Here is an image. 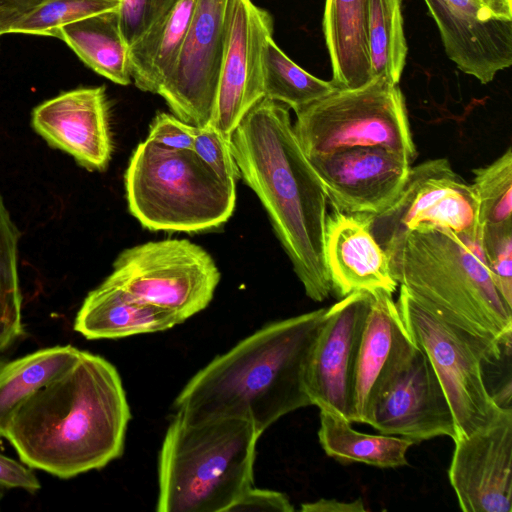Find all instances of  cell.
<instances>
[{"label":"cell","mask_w":512,"mask_h":512,"mask_svg":"<svg viewBox=\"0 0 512 512\" xmlns=\"http://www.w3.org/2000/svg\"><path fill=\"white\" fill-rule=\"evenodd\" d=\"M130 419L115 366L81 350L70 368L21 404L5 439L29 468L69 479L119 458Z\"/></svg>","instance_id":"6da1fadb"},{"label":"cell","mask_w":512,"mask_h":512,"mask_svg":"<svg viewBox=\"0 0 512 512\" xmlns=\"http://www.w3.org/2000/svg\"><path fill=\"white\" fill-rule=\"evenodd\" d=\"M230 149L243 179L257 195L306 295H332L325 259L327 195L302 152L289 108L263 98L242 119Z\"/></svg>","instance_id":"7a4b0ae2"},{"label":"cell","mask_w":512,"mask_h":512,"mask_svg":"<svg viewBox=\"0 0 512 512\" xmlns=\"http://www.w3.org/2000/svg\"><path fill=\"white\" fill-rule=\"evenodd\" d=\"M325 311L269 323L214 358L179 392L176 413L189 420L242 419L262 434L286 414L312 405L305 374Z\"/></svg>","instance_id":"3957f363"},{"label":"cell","mask_w":512,"mask_h":512,"mask_svg":"<svg viewBox=\"0 0 512 512\" xmlns=\"http://www.w3.org/2000/svg\"><path fill=\"white\" fill-rule=\"evenodd\" d=\"M389 259L396 282L470 337L488 363H496L503 348H510L512 307L466 240L421 224L404 236Z\"/></svg>","instance_id":"277c9868"},{"label":"cell","mask_w":512,"mask_h":512,"mask_svg":"<svg viewBox=\"0 0 512 512\" xmlns=\"http://www.w3.org/2000/svg\"><path fill=\"white\" fill-rule=\"evenodd\" d=\"M261 433L237 418L176 413L158 458V512H228L251 486Z\"/></svg>","instance_id":"5b68a950"},{"label":"cell","mask_w":512,"mask_h":512,"mask_svg":"<svg viewBox=\"0 0 512 512\" xmlns=\"http://www.w3.org/2000/svg\"><path fill=\"white\" fill-rule=\"evenodd\" d=\"M128 208L150 231L202 232L235 209V182L219 177L193 150L138 144L125 173Z\"/></svg>","instance_id":"8992f818"},{"label":"cell","mask_w":512,"mask_h":512,"mask_svg":"<svg viewBox=\"0 0 512 512\" xmlns=\"http://www.w3.org/2000/svg\"><path fill=\"white\" fill-rule=\"evenodd\" d=\"M297 142L307 158L355 147H383L417 157L399 84L374 77L354 89L331 94L295 112Z\"/></svg>","instance_id":"52a82bcc"},{"label":"cell","mask_w":512,"mask_h":512,"mask_svg":"<svg viewBox=\"0 0 512 512\" xmlns=\"http://www.w3.org/2000/svg\"><path fill=\"white\" fill-rule=\"evenodd\" d=\"M396 305L411 339L427 355L443 387L455 422L454 439L490 424L504 407L486 386L483 364L488 359L482 349L402 286Z\"/></svg>","instance_id":"ba28073f"},{"label":"cell","mask_w":512,"mask_h":512,"mask_svg":"<svg viewBox=\"0 0 512 512\" xmlns=\"http://www.w3.org/2000/svg\"><path fill=\"white\" fill-rule=\"evenodd\" d=\"M363 215L371 234L389 257L409 231L421 224H430L466 240L485 260L477 196L472 185L466 183L445 158L411 166L393 203L379 214Z\"/></svg>","instance_id":"9c48e42d"},{"label":"cell","mask_w":512,"mask_h":512,"mask_svg":"<svg viewBox=\"0 0 512 512\" xmlns=\"http://www.w3.org/2000/svg\"><path fill=\"white\" fill-rule=\"evenodd\" d=\"M107 278L183 323L209 305L220 272L201 246L187 239H167L125 249Z\"/></svg>","instance_id":"30bf717a"},{"label":"cell","mask_w":512,"mask_h":512,"mask_svg":"<svg viewBox=\"0 0 512 512\" xmlns=\"http://www.w3.org/2000/svg\"><path fill=\"white\" fill-rule=\"evenodd\" d=\"M273 19L252 0H229L227 32L209 126L225 140L264 96L263 48Z\"/></svg>","instance_id":"8fae6325"},{"label":"cell","mask_w":512,"mask_h":512,"mask_svg":"<svg viewBox=\"0 0 512 512\" xmlns=\"http://www.w3.org/2000/svg\"><path fill=\"white\" fill-rule=\"evenodd\" d=\"M229 0H196L177 63L159 91L173 115L197 127L209 123L227 32Z\"/></svg>","instance_id":"7c38bea8"},{"label":"cell","mask_w":512,"mask_h":512,"mask_svg":"<svg viewBox=\"0 0 512 512\" xmlns=\"http://www.w3.org/2000/svg\"><path fill=\"white\" fill-rule=\"evenodd\" d=\"M365 424L414 443L439 436L455 438L446 394L430 360L416 344L374 399Z\"/></svg>","instance_id":"4fadbf2b"},{"label":"cell","mask_w":512,"mask_h":512,"mask_svg":"<svg viewBox=\"0 0 512 512\" xmlns=\"http://www.w3.org/2000/svg\"><path fill=\"white\" fill-rule=\"evenodd\" d=\"M372 294L356 291L326 308L311 351L305 387L312 405L350 421L354 370Z\"/></svg>","instance_id":"5bb4252c"},{"label":"cell","mask_w":512,"mask_h":512,"mask_svg":"<svg viewBox=\"0 0 512 512\" xmlns=\"http://www.w3.org/2000/svg\"><path fill=\"white\" fill-rule=\"evenodd\" d=\"M453 441L448 476L460 509L464 512H511V407H504L487 426Z\"/></svg>","instance_id":"9a60e30c"},{"label":"cell","mask_w":512,"mask_h":512,"mask_svg":"<svg viewBox=\"0 0 512 512\" xmlns=\"http://www.w3.org/2000/svg\"><path fill=\"white\" fill-rule=\"evenodd\" d=\"M333 209L376 215L402 190L411 163L383 147H355L307 158Z\"/></svg>","instance_id":"2e32d148"},{"label":"cell","mask_w":512,"mask_h":512,"mask_svg":"<svg viewBox=\"0 0 512 512\" xmlns=\"http://www.w3.org/2000/svg\"><path fill=\"white\" fill-rule=\"evenodd\" d=\"M446 55L482 84L512 64V20L495 17L478 0H424Z\"/></svg>","instance_id":"e0dca14e"},{"label":"cell","mask_w":512,"mask_h":512,"mask_svg":"<svg viewBox=\"0 0 512 512\" xmlns=\"http://www.w3.org/2000/svg\"><path fill=\"white\" fill-rule=\"evenodd\" d=\"M31 125L51 147L71 155L89 171H104L113 143L104 87L63 92L36 106Z\"/></svg>","instance_id":"ac0fdd59"},{"label":"cell","mask_w":512,"mask_h":512,"mask_svg":"<svg viewBox=\"0 0 512 512\" xmlns=\"http://www.w3.org/2000/svg\"><path fill=\"white\" fill-rule=\"evenodd\" d=\"M372 302L357 355L350 421L365 424L370 407L415 347L392 294L371 291Z\"/></svg>","instance_id":"d6986e66"},{"label":"cell","mask_w":512,"mask_h":512,"mask_svg":"<svg viewBox=\"0 0 512 512\" xmlns=\"http://www.w3.org/2000/svg\"><path fill=\"white\" fill-rule=\"evenodd\" d=\"M325 259L332 295L339 299L356 291L377 289L392 294L398 285L389 256L371 234L363 214L333 209L327 215Z\"/></svg>","instance_id":"ffe728a7"},{"label":"cell","mask_w":512,"mask_h":512,"mask_svg":"<svg viewBox=\"0 0 512 512\" xmlns=\"http://www.w3.org/2000/svg\"><path fill=\"white\" fill-rule=\"evenodd\" d=\"M180 323L174 314L134 297L106 278L84 299L74 330L89 340L119 339L165 331Z\"/></svg>","instance_id":"44dd1931"},{"label":"cell","mask_w":512,"mask_h":512,"mask_svg":"<svg viewBox=\"0 0 512 512\" xmlns=\"http://www.w3.org/2000/svg\"><path fill=\"white\" fill-rule=\"evenodd\" d=\"M369 0H325L323 32L337 89L373 79L369 53Z\"/></svg>","instance_id":"7402d4cb"},{"label":"cell","mask_w":512,"mask_h":512,"mask_svg":"<svg viewBox=\"0 0 512 512\" xmlns=\"http://www.w3.org/2000/svg\"><path fill=\"white\" fill-rule=\"evenodd\" d=\"M195 2L179 0L128 47V69L138 89L155 94L161 90L177 63Z\"/></svg>","instance_id":"603a6c76"},{"label":"cell","mask_w":512,"mask_h":512,"mask_svg":"<svg viewBox=\"0 0 512 512\" xmlns=\"http://www.w3.org/2000/svg\"><path fill=\"white\" fill-rule=\"evenodd\" d=\"M57 38L96 73L119 85L131 83L129 46L121 33L118 8L62 26Z\"/></svg>","instance_id":"cb8c5ba5"},{"label":"cell","mask_w":512,"mask_h":512,"mask_svg":"<svg viewBox=\"0 0 512 512\" xmlns=\"http://www.w3.org/2000/svg\"><path fill=\"white\" fill-rule=\"evenodd\" d=\"M344 416L320 409L319 443L324 452L340 462H360L378 468L406 466L407 452L415 443L392 435L359 432Z\"/></svg>","instance_id":"d4e9b609"},{"label":"cell","mask_w":512,"mask_h":512,"mask_svg":"<svg viewBox=\"0 0 512 512\" xmlns=\"http://www.w3.org/2000/svg\"><path fill=\"white\" fill-rule=\"evenodd\" d=\"M72 345L44 348L0 366V438H5L17 409L79 358Z\"/></svg>","instance_id":"484cf974"},{"label":"cell","mask_w":512,"mask_h":512,"mask_svg":"<svg viewBox=\"0 0 512 512\" xmlns=\"http://www.w3.org/2000/svg\"><path fill=\"white\" fill-rule=\"evenodd\" d=\"M264 96L294 112L331 94L332 81L321 80L299 67L269 37L263 48Z\"/></svg>","instance_id":"4316f807"},{"label":"cell","mask_w":512,"mask_h":512,"mask_svg":"<svg viewBox=\"0 0 512 512\" xmlns=\"http://www.w3.org/2000/svg\"><path fill=\"white\" fill-rule=\"evenodd\" d=\"M402 0H369V53L372 75L399 84L408 46Z\"/></svg>","instance_id":"83f0119b"},{"label":"cell","mask_w":512,"mask_h":512,"mask_svg":"<svg viewBox=\"0 0 512 512\" xmlns=\"http://www.w3.org/2000/svg\"><path fill=\"white\" fill-rule=\"evenodd\" d=\"M20 232L0 194V356L23 335L18 275Z\"/></svg>","instance_id":"f1b7e54d"},{"label":"cell","mask_w":512,"mask_h":512,"mask_svg":"<svg viewBox=\"0 0 512 512\" xmlns=\"http://www.w3.org/2000/svg\"><path fill=\"white\" fill-rule=\"evenodd\" d=\"M471 184L479 203L484 228L512 226V150L491 164L473 170Z\"/></svg>","instance_id":"f546056e"},{"label":"cell","mask_w":512,"mask_h":512,"mask_svg":"<svg viewBox=\"0 0 512 512\" xmlns=\"http://www.w3.org/2000/svg\"><path fill=\"white\" fill-rule=\"evenodd\" d=\"M115 0H45L25 19L15 25L11 33L58 36L60 27L87 16L115 10Z\"/></svg>","instance_id":"4dcf8cb0"},{"label":"cell","mask_w":512,"mask_h":512,"mask_svg":"<svg viewBox=\"0 0 512 512\" xmlns=\"http://www.w3.org/2000/svg\"><path fill=\"white\" fill-rule=\"evenodd\" d=\"M482 249L496 288L512 307V226L484 228Z\"/></svg>","instance_id":"1f68e13d"},{"label":"cell","mask_w":512,"mask_h":512,"mask_svg":"<svg viewBox=\"0 0 512 512\" xmlns=\"http://www.w3.org/2000/svg\"><path fill=\"white\" fill-rule=\"evenodd\" d=\"M179 0H120L122 36L128 46L160 21Z\"/></svg>","instance_id":"d6a6232c"},{"label":"cell","mask_w":512,"mask_h":512,"mask_svg":"<svg viewBox=\"0 0 512 512\" xmlns=\"http://www.w3.org/2000/svg\"><path fill=\"white\" fill-rule=\"evenodd\" d=\"M193 151L222 179L233 182L240 179L230 142L208 124L196 126Z\"/></svg>","instance_id":"836d02e7"},{"label":"cell","mask_w":512,"mask_h":512,"mask_svg":"<svg viewBox=\"0 0 512 512\" xmlns=\"http://www.w3.org/2000/svg\"><path fill=\"white\" fill-rule=\"evenodd\" d=\"M196 126L174 115L158 113L151 122L148 139L167 148L193 150Z\"/></svg>","instance_id":"e575fe53"},{"label":"cell","mask_w":512,"mask_h":512,"mask_svg":"<svg viewBox=\"0 0 512 512\" xmlns=\"http://www.w3.org/2000/svg\"><path fill=\"white\" fill-rule=\"evenodd\" d=\"M294 507L288 496L282 492L259 489L251 486L239 499L229 508L228 512L234 511H278L292 512Z\"/></svg>","instance_id":"d590c367"},{"label":"cell","mask_w":512,"mask_h":512,"mask_svg":"<svg viewBox=\"0 0 512 512\" xmlns=\"http://www.w3.org/2000/svg\"><path fill=\"white\" fill-rule=\"evenodd\" d=\"M0 486L34 493L40 489L41 484L28 466L0 454Z\"/></svg>","instance_id":"8d00e7d4"},{"label":"cell","mask_w":512,"mask_h":512,"mask_svg":"<svg viewBox=\"0 0 512 512\" xmlns=\"http://www.w3.org/2000/svg\"><path fill=\"white\" fill-rule=\"evenodd\" d=\"M45 0H0V37L31 14Z\"/></svg>","instance_id":"74e56055"},{"label":"cell","mask_w":512,"mask_h":512,"mask_svg":"<svg viewBox=\"0 0 512 512\" xmlns=\"http://www.w3.org/2000/svg\"><path fill=\"white\" fill-rule=\"evenodd\" d=\"M300 510L303 512H365L367 509L361 498L352 502L320 498L317 501L302 504Z\"/></svg>","instance_id":"f35d334b"},{"label":"cell","mask_w":512,"mask_h":512,"mask_svg":"<svg viewBox=\"0 0 512 512\" xmlns=\"http://www.w3.org/2000/svg\"><path fill=\"white\" fill-rule=\"evenodd\" d=\"M495 17L512 20V0H478Z\"/></svg>","instance_id":"ab89813d"},{"label":"cell","mask_w":512,"mask_h":512,"mask_svg":"<svg viewBox=\"0 0 512 512\" xmlns=\"http://www.w3.org/2000/svg\"><path fill=\"white\" fill-rule=\"evenodd\" d=\"M115 1H120V0H115Z\"/></svg>","instance_id":"60d3db41"}]
</instances>
